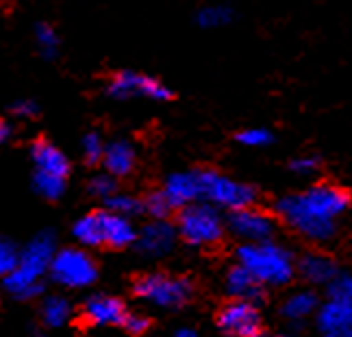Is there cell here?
Returning a JSON list of instances; mask_svg holds the SVG:
<instances>
[{
    "label": "cell",
    "mask_w": 352,
    "mask_h": 337,
    "mask_svg": "<svg viewBox=\"0 0 352 337\" xmlns=\"http://www.w3.org/2000/svg\"><path fill=\"white\" fill-rule=\"evenodd\" d=\"M350 207V194L337 185L318 183L305 192L287 194L276 202L278 218L309 241H329L337 220Z\"/></svg>",
    "instance_id": "obj_1"
},
{
    "label": "cell",
    "mask_w": 352,
    "mask_h": 337,
    "mask_svg": "<svg viewBox=\"0 0 352 337\" xmlns=\"http://www.w3.org/2000/svg\"><path fill=\"white\" fill-rule=\"evenodd\" d=\"M237 259L263 287H283L292 283L296 274L294 254L272 239L261 244H241L237 248Z\"/></svg>",
    "instance_id": "obj_2"
},
{
    "label": "cell",
    "mask_w": 352,
    "mask_h": 337,
    "mask_svg": "<svg viewBox=\"0 0 352 337\" xmlns=\"http://www.w3.org/2000/svg\"><path fill=\"white\" fill-rule=\"evenodd\" d=\"M55 254V237L50 233H39L20 252L18 265L5 279V287L18 298H33L35 294L42 292V276L50 272Z\"/></svg>",
    "instance_id": "obj_3"
},
{
    "label": "cell",
    "mask_w": 352,
    "mask_h": 337,
    "mask_svg": "<svg viewBox=\"0 0 352 337\" xmlns=\"http://www.w3.org/2000/svg\"><path fill=\"white\" fill-rule=\"evenodd\" d=\"M198 174H200V196L215 209H226L233 213L246 207H254L256 190L252 185L224 177V174L215 170H198Z\"/></svg>",
    "instance_id": "obj_4"
},
{
    "label": "cell",
    "mask_w": 352,
    "mask_h": 337,
    "mask_svg": "<svg viewBox=\"0 0 352 337\" xmlns=\"http://www.w3.org/2000/svg\"><path fill=\"white\" fill-rule=\"evenodd\" d=\"M224 218L209 202H194L179 213L176 231L192 246H213L224 235Z\"/></svg>",
    "instance_id": "obj_5"
},
{
    "label": "cell",
    "mask_w": 352,
    "mask_h": 337,
    "mask_svg": "<svg viewBox=\"0 0 352 337\" xmlns=\"http://www.w3.org/2000/svg\"><path fill=\"white\" fill-rule=\"evenodd\" d=\"M133 292L138 298L161 309H179L192 298V283L185 276H170L166 272L144 274L135 281Z\"/></svg>",
    "instance_id": "obj_6"
},
{
    "label": "cell",
    "mask_w": 352,
    "mask_h": 337,
    "mask_svg": "<svg viewBox=\"0 0 352 337\" xmlns=\"http://www.w3.org/2000/svg\"><path fill=\"white\" fill-rule=\"evenodd\" d=\"M50 274L63 287L80 290L91 285L98 276V268L87 252L80 248H65L59 250L50 263Z\"/></svg>",
    "instance_id": "obj_7"
},
{
    "label": "cell",
    "mask_w": 352,
    "mask_h": 337,
    "mask_svg": "<svg viewBox=\"0 0 352 337\" xmlns=\"http://www.w3.org/2000/svg\"><path fill=\"white\" fill-rule=\"evenodd\" d=\"M218 327L231 337H259L263 335L261 312L254 303L231 301L218 314Z\"/></svg>",
    "instance_id": "obj_8"
},
{
    "label": "cell",
    "mask_w": 352,
    "mask_h": 337,
    "mask_svg": "<svg viewBox=\"0 0 352 337\" xmlns=\"http://www.w3.org/2000/svg\"><path fill=\"white\" fill-rule=\"evenodd\" d=\"M109 96L118 98V100H126L133 96H144V98H153V100H170L172 91L161 83V80L146 76L140 72H118L111 80H109Z\"/></svg>",
    "instance_id": "obj_9"
},
{
    "label": "cell",
    "mask_w": 352,
    "mask_h": 337,
    "mask_svg": "<svg viewBox=\"0 0 352 337\" xmlns=\"http://www.w3.org/2000/svg\"><path fill=\"white\" fill-rule=\"evenodd\" d=\"M228 228L243 244H261L272 239L276 222L270 213L256 207H246L228 215Z\"/></svg>",
    "instance_id": "obj_10"
},
{
    "label": "cell",
    "mask_w": 352,
    "mask_h": 337,
    "mask_svg": "<svg viewBox=\"0 0 352 337\" xmlns=\"http://www.w3.org/2000/svg\"><path fill=\"white\" fill-rule=\"evenodd\" d=\"M320 337H352V303L327 301L316 314Z\"/></svg>",
    "instance_id": "obj_11"
},
{
    "label": "cell",
    "mask_w": 352,
    "mask_h": 337,
    "mask_svg": "<svg viewBox=\"0 0 352 337\" xmlns=\"http://www.w3.org/2000/svg\"><path fill=\"white\" fill-rule=\"evenodd\" d=\"M31 157L35 164V177H48L65 181L70 174V161L59 151L57 146H52L48 140H37L31 146Z\"/></svg>",
    "instance_id": "obj_12"
},
{
    "label": "cell",
    "mask_w": 352,
    "mask_h": 337,
    "mask_svg": "<svg viewBox=\"0 0 352 337\" xmlns=\"http://www.w3.org/2000/svg\"><path fill=\"white\" fill-rule=\"evenodd\" d=\"M166 198L170 200L172 209H185L189 205L198 202L200 196V174L198 170L189 172H174L172 177H168L164 190Z\"/></svg>",
    "instance_id": "obj_13"
},
{
    "label": "cell",
    "mask_w": 352,
    "mask_h": 337,
    "mask_svg": "<svg viewBox=\"0 0 352 337\" xmlns=\"http://www.w3.org/2000/svg\"><path fill=\"white\" fill-rule=\"evenodd\" d=\"M126 314L124 303L113 296H91L83 305V316L94 327H122Z\"/></svg>",
    "instance_id": "obj_14"
},
{
    "label": "cell",
    "mask_w": 352,
    "mask_h": 337,
    "mask_svg": "<svg viewBox=\"0 0 352 337\" xmlns=\"http://www.w3.org/2000/svg\"><path fill=\"white\" fill-rule=\"evenodd\" d=\"M176 228L168 224L166 220H153L151 224H146L142 228V233L138 235V248L144 254H151V257H161L174 248L176 241Z\"/></svg>",
    "instance_id": "obj_15"
},
{
    "label": "cell",
    "mask_w": 352,
    "mask_h": 337,
    "mask_svg": "<svg viewBox=\"0 0 352 337\" xmlns=\"http://www.w3.org/2000/svg\"><path fill=\"white\" fill-rule=\"evenodd\" d=\"M224 287L233 301H248L256 305L263 298V285L239 263L228 270V274L224 279Z\"/></svg>",
    "instance_id": "obj_16"
},
{
    "label": "cell",
    "mask_w": 352,
    "mask_h": 337,
    "mask_svg": "<svg viewBox=\"0 0 352 337\" xmlns=\"http://www.w3.org/2000/svg\"><path fill=\"white\" fill-rule=\"evenodd\" d=\"M298 272L300 276L314 285H331L333 279L340 274L335 261L324 252H307L302 254V259L298 261Z\"/></svg>",
    "instance_id": "obj_17"
},
{
    "label": "cell",
    "mask_w": 352,
    "mask_h": 337,
    "mask_svg": "<svg viewBox=\"0 0 352 337\" xmlns=\"http://www.w3.org/2000/svg\"><path fill=\"white\" fill-rule=\"evenodd\" d=\"M138 241V231L129 218L102 211V244L109 248H126Z\"/></svg>",
    "instance_id": "obj_18"
},
{
    "label": "cell",
    "mask_w": 352,
    "mask_h": 337,
    "mask_svg": "<svg viewBox=\"0 0 352 337\" xmlns=\"http://www.w3.org/2000/svg\"><path fill=\"white\" fill-rule=\"evenodd\" d=\"M135 161H138V157H135V148L129 142L116 140L104 146L102 166L107 168V174H111L113 179L129 177L135 168Z\"/></svg>",
    "instance_id": "obj_19"
},
{
    "label": "cell",
    "mask_w": 352,
    "mask_h": 337,
    "mask_svg": "<svg viewBox=\"0 0 352 337\" xmlns=\"http://www.w3.org/2000/svg\"><path fill=\"white\" fill-rule=\"evenodd\" d=\"M318 309H320L318 296L311 290H300V292L289 294L287 298L283 301L280 314H283V318H287L289 322H296V325H298V322L316 316Z\"/></svg>",
    "instance_id": "obj_20"
},
{
    "label": "cell",
    "mask_w": 352,
    "mask_h": 337,
    "mask_svg": "<svg viewBox=\"0 0 352 337\" xmlns=\"http://www.w3.org/2000/svg\"><path fill=\"white\" fill-rule=\"evenodd\" d=\"M74 237L83 246H104L102 244V211H91L74 224Z\"/></svg>",
    "instance_id": "obj_21"
},
{
    "label": "cell",
    "mask_w": 352,
    "mask_h": 337,
    "mask_svg": "<svg viewBox=\"0 0 352 337\" xmlns=\"http://www.w3.org/2000/svg\"><path fill=\"white\" fill-rule=\"evenodd\" d=\"M70 314H72V307L65 298H61V296H50L42 305V320L52 329L63 327L65 322L70 320Z\"/></svg>",
    "instance_id": "obj_22"
},
{
    "label": "cell",
    "mask_w": 352,
    "mask_h": 337,
    "mask_svg": "<svg viewBox=\"0 0 352 337\" xmlns=\"http://www.w3.org/2000/svg\"><path fill=\"white\" fill-rule=\"evenodd\" d=\"M107 211L111 213H118V215H124V218L131 220V215H138L144 211V200L135 198L131 194H122V192H116L111 198H107Z\"/></svg>",
    "instance_id": "obj_23"
},
{
    "label": "cell",
    "mask_w": 352,
    "mask_h": 337,
    "mask_svg": "<svg viewBox=\"0 0 352 337\" xmlns=\"http://www.w3.org/2000/svg\"><path fill=\"white\" fill-rule=\"evenodd\" d=\"M233 9L226 7V5H211L205 7L198 13V24L202 29H215V26H224L233 20Z\"/></svg>",
    "instance_id": "obj_24"
},
{
    "label": "cell",
    "mask_w": 352,
    "mask_h": 337,
    "mask_svg": "<svg viewBox=\"0 0 352 337\" xmlns=\"http://www.w3.org/2000/svg\"><path fill=\"white\" fill-rule=\"evenodd\" d=\"M235 140L241 146H246V148H265V146H270L274 142V135H272V131H267V129L252 127V129H246V131H239Z\"/></svg>",
    "instance_id": "obj_25"
},
{
    "label": "cell",
    "mask_w": 352,
    "mask_h": 337,
    "mask_svg": "<svg viewBox=\"0 0 352 337\" xmlns=\"http://www.w3.org/2000/svg\"><path fill=\"white\" fill-rule=\"evenodd\" d=\"M144 211L151 215L153 220H166L174 209L164 192H153L144 200Z\"/></svg>",
    "instance_id": "obj_26"
},
{
    "label": "cell",
    "mask_w": 352,
    "mask_h": 337,
    "mask_svg": "<svg viewBox=\"0 0 352 337\" xmlns=\"http://www.w3.org/2000/svg\"><path fill=\"white\" fill-rule=\"evenodd\" d=\"M102 157H104V144L100 140L98 133H89L85 135L83 140V159L87 166H96L102 164Z\"/></svg>",
    "instance_id": "obj_27"
},
{
    "label": "cell",
    "mask_w": 352,
    "mask_h": 337,
    "mask_svg": "<svg viewBox=\"0 0 352 337\" xmlns=\"http://www.w3.org/2000/svg\"><path fill=\"white\" fill-rule=\"evenodd\" d=\"M329 301L352 303V274H337L329 285Z\"/></svg>",
    "instance_id": "obj_28"
},
{
    "label": "cell",
    "mask_w": 352,
    "mask_h": 337,
    "mask_svg": "<svg viewBox=\"0 0 352 337\" xmlns=\"http://www.w3.org/2000/svg\"><path fill=\"white\" fill-rule=\"evenodd\" d=\"M87 190H89V194L107 200V198H111L118 192V185H116V179L111 177V174H98V177H94L89 181Z\"/></svg>",
    "instance_id": "obj_29"
},
{
    "label": "cell",
    "mask_w": 352,
    "mask_h": 337,
    "mask_svg": "<svg viewBox=\"0 0 352 337\" xmlns=\"http://www.w3.org/2000/svg\"><path fill=\"white\" fill-rule=\"evenodd\" d=\"M18 259H20V254L13 248V244H9L7 239L0 237V276L7 279L13 272V268L18 265Z\"/></svg>",
    "instance_id": "obj_30"
},
{
    "label": "cell",
    "mask_w": 352,
    "mask_h": 337,
    "mask_svg": "<svg viewBox=\"0 0 352 337\" xmlns=\"http://www.w3.org/2000/svg\"><path fill=\"white\" fill-rule=\"evenodd\" d=\"M318 168H320V161L314 155L296 157V159H292V164H289V170L296 172V174H300V177H311V174L318 172Z\"/></svg>",
    "instance_id": "obj_31"
},
{
    "label": "cell",
    "mask_w": 352,
    "mask_h": 337,
    "mask_svg": "<svg viewBox=\"0 0 352 337\" xmlns=\"http://www.w3.org/2000/svg\"><path fill=\"white\" fill-rule=\"evenodd\" d=\"M124 327L131 335H144L148 329H151V320H148L146 316H142V314H126V318H124Z\"/></svg>",
    "instance_id": "obj_32"
},
{
    "label": "cell",
    "mask_w": 352,
    "mask_h": 337,
    "mask_svg": "<svg viewBox=\"0 0 352 337\" xmlns=\"http://www.w3.org/2000/svg\"><path fill=\"white\" fill-rule=\"evenodd\" d=\"M37 39H39V44H42V48L46 50V52H52L57 48V37H55V33H52L48 26H39V33H37Z\"/></svg>",
    "instance_id": "obj_33"
},
{
    "label": "cell",
    "mask_w": 352,
    "mask_h": 337,
    "mask_svg": "<svg viewBox=\"0 0 352 337\" xmlns=\"http://www.w3.org/2000/svg\"><path fill=\"white\" fill-rule=\"evenodd\" d=\"M16 111L18 116H26V118H33L35 113H37V107L33 105V102H20V105H16Z\"/></svg>",
    "instance_id": "obj_34"
},
{
    "label": "cell",
    "mask_w": 352,
    "mask_h": 337,
    "mask_svg": "<svg viewBox=\"0 0 352 337\" xmlns=\"http://www.w3.org/2000/svg\"><path fill=\"white\" fill-rule=\"evenodd\" d=\"M174 337H198V333L192 331V329H179Z\"/></svg>",
    "instance_id": "obj_35"
},
{
    "label": "cell",
    "mask_w": 352,
    "mask_h": 337,
    "mask_svg": "<svg viewBox=\"0 0 352 337\" xmlns=\"http://www.w3.org/2000/svg\"><path fill=\"white\" fill-rule=\"evenodd\" d=\"M7 138H9V127L0 122V144H5V142H7Z\"/></svg>",
    "instance_id": "obj_36"
},
{
    "label": "cell",
    "mask_w": 352,
    "mask_h": 337,
    "mask_svg": "<svg viewBox=\"0 0 352 337\" xmlns=\"http://www.w3.org/2000/svg\"><path fill=\"white\" fill-rule=\"evenodd\" d=\"M259 337H289V335H259Z\"/></svg>",
    "instance_id": "obj_37"
}]
</instances>
